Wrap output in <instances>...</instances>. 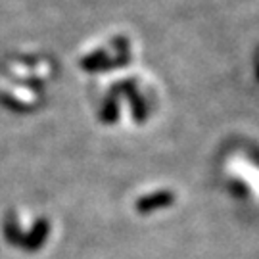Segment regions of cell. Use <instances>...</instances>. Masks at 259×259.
I'll list each match as a JSON object with an SVG mask.
<instances>
[]
</instances>
